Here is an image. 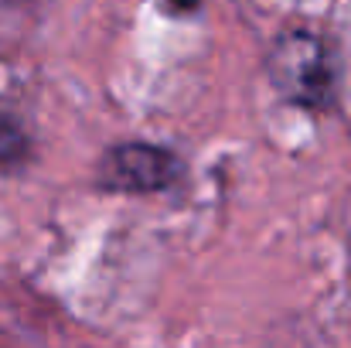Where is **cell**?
Returning <instances> with one entry per match:
<instances>
[{"label":"cell","mask_w":351,"mask_h":348,"mask_svg":"<svg viewBox=\"0 0 351 348\" xmlns=\"http://www.w3.org/2000/svg\"><path fill=\"white\" fill-rule=\"evenodd\" d=\"M266 79L293 106L324 110L335 100V62L328 45L300 27L283 31L266 55Z\"/></svg>","instance_id":"6da1fadb"},{"label":"cell","mask_w":351,"mask_h":348,"mask_svg":"<svg viewBox=\"0 0 351 348\" xmlns=\"http://www.w3.org/2000/svg\"><path fill=\"white\" fill-rule=\"evenodd\" d=\"M184 178V161L154 143H117L96 164V188L113 195H154Z\"/></svg>","instance_id":"7a4b0ae2"},{"label":"cell","mask_w":351,"mask_h":348,"mask_svg":"<svg viewBox=\"0 0 351 348\" xmlns=\"http://www.w3.org/2000/svg\"><path fill=\"white\" fill-rule=\"evenodd\" d=\"M27 150H31V140H27V133H24L21 119L10 113V110H3V106H0V167L24 161V157H27Z\"/></svg>","instance_id":"3957f363"}]
</instances>
